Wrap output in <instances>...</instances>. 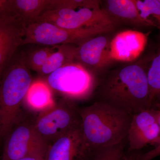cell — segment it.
<instances>
[{
  "mask_svg": "<svg viewBox=\"0 0 160 160\" xmlns=\"http://www.w3.org/2000/svg\"><path fill=\"white\" fill-rule=\"evenodd\" d=\"M150 62L146 66L138 63L129 64L107 73L98 87L99 101L131 116L152 108L147 79Z\"/></svg>",
  "mask_w": 160,
  "mask_h": 160,
  "instance_id": "obj_1",
  "label": "cell"
},
{
  "mask_svg": "<svg viewBox=\"0 0 160 160\" xmlns=\"http://www.w3.org/2000/svg\"><path fill=\"white\" fill-rule=\"evenodd\" d=\"M83 139L90 150L114 146L127 138L132 116L97 101L79 108Z\"/></svg>",
  "mask_w": 160,
  "mask_h": 160,
  "instance_id": "obj_2",
  "label": "cell"
},
{
  "mask_svg": "<svg viewBox=\"0 0 160 160\" xmlns=\"http://www.w3.org/2000/svg\"><path fill=\"white\" fill-rule=\"evenodd\" d=\"M26 54L17 51L0 80V137L6 138L19 119L20 108L32 83Z\"/></svg>",
  "mask_w": 160,
  "mask_h": 160,
  "instance_id": "obj_3",
  "label": "cell"
},
{
  "mask_svg": "<svg viewBox=\"0 0 160 160\" xmlns=\"http://www.w3.org/2000/svg\"><path fill=\"white\" fill-rule=\"evenodd\" d=\"M46 82L52 90L74 102L88 99L99 85L93 72L77 62L49 74Z\"/></svg>",
  "mask_w": 160,
  "mask_h": 160,
  "instance_id": "obj_4",
  "label": "cell"
},
{
  "mask_svg": "<svg viewBox=\"0 0 160 160\" xmlns=\"http://www.w3.org/2000/svg\"><path fill=\"white\" fill-rule=\"evenodd\" d=\"M33 124L38 133L49 146L64 135L81 127L79 108L75 102L64 98L40 112Z\"/></svg>",
  "mask_w": 160,
  "mask_h": 160,
  "instance_id": "obj_5",
  "label": "cell"
},
{
  "mask_svg": "<svg viewBox=\"0 0 160 160\" xmlns=\"http://www.w3.org/2000/svg\"><path fill=\"white\" fill-rule=\"evenodd\" d=\"M114 30L104 27L68 29L45 22H33L26 28L22 46L35 44L48 46L64 44H75L78 46L91 38Z\"/></svg>",
  "mask_w": 160,
  "mask_h": 160,
  "instance_id": "obj_6",
  "label": "cell"
},
{
  "mask_svg": "<svg viewBox=\"0 0 160 160\" xmlns=\"http://www.w3.org/2000/svg\"><path fill=\"white\" fill-rule=\"evenodd\" d=\"M39 22L68 29L104 27L114 29L118 25L103 8L49 10L43 13L33 22Z\"/></svg>",
  "mask_w": 160,
  "mask_h": 160,
  "instance_id": "obj_7",
  "label": "cell"
},
{
  "mask_svg": "<svg viewBox=\"0 0 160 160\" xmlns=\"http://www.w3.org/2000/svg\"><path fill=\"white\" fill-rule=\"evenodd\" d=\"M2 160H18L31 155H46L48 146L33 123L18 120L5 138Z\"/></svg>",
  "mask_w": 160,
  "mask_h": 160,
  "instance_id": "obj_8",
  "label": "cell"
},
{
  "mask_svg": "<svg viewBox=\"0 0 160 160\" xmlns=\"http://www.w3.org/2000/svg\"><path fill=\"white\" fill-rule=\"evenodd\" d=\"M127 138L129 151L139 150L148 144L158 146L160 129L155 110L145 109L132 116Z\"/></svg>",
  "mask_w": 160,
  "mask_h": 160,
  "instance_id": "obj_9",
  "label": "cell"
},
{
  "mask_svg": "<svg viewBox=\"0 0 160 160\" xmlns=\"http://www.w3.org/2000/svg\"><path fill=\"white\" fill-rule=\"evenodd\" d=\"M27 25L12 15L0 17V74L22 46Z\"/></svg>",
  "mask_w": 160,
  "mask_h": 160,
  "instance_id": "obj_10",
  "label": "cell"
},
{
  "mask_svg": "<svg viewBox=\"0 0 160 160\" xmlns=\"http://www.w3.org/2000/svg\"><path fill=\"white\" fill-rule=\"evenodd\" d=\"M104 34L91 38L77 46L75 62L92 72L110 64L113 61L110 53L111 39Z\"/></svg>",
  "mask_w": 160,
  "mask_h": 160,
  "instance_id": "obj_11",
  "label": "cell"
},
{
  "mask_svg": "<svg viewBox=\"0 0 160 160\" xmlns=\"http://www.w3.org/2000/svg\"><path fill=\"white\" fill-rule=\"evenodd\" d=\"M90 151L84 142L81 127L50 144L46 160H86Z\"/></svg>",
  "mask_w": 160,
  "mask_h": 160,
  "instance_id": "obj_12",
  "label": "cell"
},
{
  "mask_svg": "<svg viewBox=\"0 0 160 160\" xmlns=\"http://www.w3.org/2000/svg\"><path fill=\"white\" fill-rule=\"evenodd\" d=\"M149 33L126 30L115 35L110 42L112 60L131 62L136 59L146 48Z\"/></svg>",
  "mask_w": 160,
  "mask_h": 160,
  "instance_id": "obj_13",
  "label": "cell"
},
{
  "mask_svg": "<svg viewBox=\"0 0 160 160\" xmlns=\"http://www.w3.org/2000/svg\"><path fill=\"white\" fill-rule=\"evenodd\" d=\"M103 4V9L118 24L140 28L156 27L153 21L142 17L134 0H107Z\"/></svg>",
  "mask_w": 160,
  "mask_h": 160,
  "instance_id": "obj_14",
  "label": "cell"
},
{
  "mask_svg": "<svg viewBox=\"0 0 160 160\" xmlns=\"http://www.w3.org/2000/svg\"><path fill=\"white\" fill-rule=\"evenodd\" d=\"M23 103L30 110L40 112L52 107L56 102L52 89L46 81L38 79L32 82Z\"/></svg>",
  "mask_w": 160,
  "mask_h": 160,
  "instance_id": "obj_15",
  "label": "cell"
},
{
  "mask_svg": "<svg viewBox=\"0 0 160 160\" xmlns=\"http://www.w3.org/2000/svg\"><path fill=\"white\" fill-rule=\"evenodd\" d=\"M51 0H12V12L27 26L49 10Z\"/></svg>",
  "mask_w": 160,
  "mask_h": 160,
  "instance_id": "obj_16",
  "label": "cell"
},
{
  "mask_svg": "<svg viewBox=\"0 0 160 160\" xmlns=\"http://www.w3.org/2000/svg\"><path fill=\"white\" fill-rule=\"evenodd\" d=\"M76 47L72 44L58 46L56 51L50 56L38 74L41 77L49 75L63 66L75 62Z\"/></svg>",
  "mask_w": 160,
  "mask_h": 160,
  "instance_id": "obj_17",
  "label": "cell"
},
{
  "mask_svg": "<svg viewBox=\"0 0 160 160\" xmlns=\"http://www.w3.org/2000/svg\"><path fill=\"white\" fill-rule=\"evenodd\" d=\"M152 107L160 104V40L153 54L147 71Z\"/></svg>",
  "mask_w": 160,
  "mask_h": 160,
  "instance_id": "obj_18",
  "label": "cell"
},
{
  "mask_svg": "<svg viewBox=\"0 0 160 160\" xmlns=\"http://www.w3.org/2000/svg\"><path fill=\"white\" fill-rule=\"evenodd\" d=\"M124 149V142L92 149L86 160H121L125 154Z\"/></svg>",
  "mask_w": 160,
  "mask_h": 160,
  "instance_id": "obj_19",
  "label": "cell"
},
{
  "mask_svg": "<svg viewBox=\"0 0 160 160\" xmlns=\"http://www.w3.org/2000/svg\"><path fill=\"white\" fill-rule=\"evenodd\" d=\"M142 17L153 21L160 34V2L159 0H134Z\"/></svg>",
  "mask_w": 160,
  "mask_h": 160,
  "instance_id": "obj_20",
  "label": "cell"
},
{
  "mask_svg": "<svg viewBox=\"0 0 160 160\" xmlns=\"http://www.w3.org/2000/svg\"><path fill=\"white\" fill-rule=\"evenodd\" d=\"M58 46H47L26 54V59L29 69L38 72L52 53L56 51Z\"/></svg>",
  "mask_w": 160,
  "mask_h": 160,
  "instance_id": "obj_21",
  "label": "cell"
},
{
  "mask_svg": "<svg viewBox=\"0 0 160 160\" xmlns=\"http://www.w3.org/2000/svg\"><path fill=\"white\" fill-rule=\"evenodd\" d=\"M101 1L97 0H51L49 10L69 9L76 10L81 8L98 9Z\"/></svg>",
  "mask_w": 160,
  "mask_h": 160,
  "instance_id": "obj_22",
  "label": "cell"
},
{
  "mask_svg": "<svg viewBox=\"0 0 160 160\" xmlns=\"http://www.w3.org/2000/svg\"><path fill=\"white\" fill-rule=\"evenodd\" d=\"M160 155V146L156 147L151 151L144 153L141 156V160H151L158 156Z\"/></svg>",
  "mask_w": 160,
  "mask_h": 160,
  "instance_id": "obj_23",
  "label": "cell"
},
{
  "mask_svg": "<svg viewBox=\"0 0 160 160\" xmlns=\"http://www.w3.org/2000/svg\"><path fill=\"white\" fill-rule=\"evenodd\" d=\"M46 155L38 154L31 155L18 160H46Z\"/></svg>",
  "mask_w": 160,
  "mask_h": 160,
  "instance_id": "obj_24",
  "label": "cell"
},
{
  "mask_svg": "<svg viewBox=\"0 0 160 160\" xmlns=\"http://www.w3.org/2000/svg\"><path fill=\"white\" fill-rule=\"evenodd\" d=\"M8 3L6 0H0V17L3 16L7 12Z\"/></svg>",
  "mask_w": 160,
  "mask_h": 160,
  "instance_id": "obj_25",
  "label": "cell"
},
{
  "mask_svg": "<svg viewBox=\"0 0 160 160\" xmlns=\"http://www.w3.org/2000/svg\"><path fill=\"white\" fill-rule=\"evenodd\" d=\"M155 110L156 113L157 117L158 122L159 126L160 129V104H157V105H154L152 107ZM160 143L158 146L156 147H160Z\"/></svg>",
  "mask_w": 160,
  "mask_h": 160,
  "instance_id": "obj_26",
  "label": "cell"
},
{
  "mask_svg": "<svg viewBox=\"0 0 160 160\" xmlns=\"http://www.w3.org/2000/svg\"><path fill=\"white\" fill-rule=\"evenodd\" d=\"M132 154H124L123 157L121 159V160H131L132 158Z\"/></svg>",
  "mask_w": 160,
  "mask_h": 160,
  "instance_id": "obj_27",
  "label": "cell"
},
{
  "mask_svg": "<svg viewBox=\"0 0 160 160\" xmlns=\"http://www.w3.org/2000/svg\"><path fill=\"white\" fill-rule=\"evenodd\" d=\"M138 154H136V153H133V154H132V158L131 160H137Z\"/></svg>",
  "mask_w": 160,
  "mask_h": 160,
  "instance_id": "obj_28",
  "label": "cell"
},
{
  "mask_svg": "<svg viewBox=\"0 0 160 160\" xmlns=\"http://www.w3.org/2000/svg\"><path fill=\"white\" fill-rule=\"evenodd\" d=\"M1 74H0V80H1Z\"/></svg>",
  "mask_w": 160,
  "mask_h": 160,
  "instance_id": "obj_29",
  "label": "cell"
},
{
  "mask_svg": "<svg viewBox=\"0 0 160 160\" xmlns=\"http://www.w3.org/2000/svg\"><path fill=\"white\" fill-rule=\"evenodd\" d=\"M159 1H160V0H159Z\"/></svg>",
  "mask_w": 160,
  "mask_h": 160,
  "instance_id": "obj_30",
  "label": "cell"
}]
</instances>
